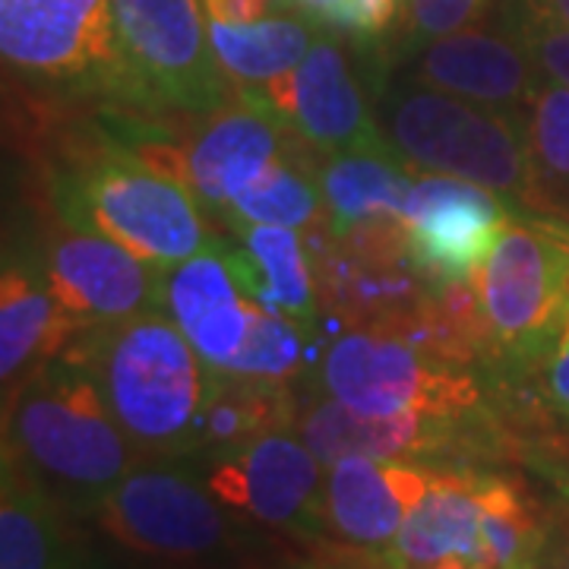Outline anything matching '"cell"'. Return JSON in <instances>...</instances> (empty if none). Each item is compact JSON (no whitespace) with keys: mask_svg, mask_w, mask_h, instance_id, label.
Returning a JSON list of instances; mask_svg holds the SVG:
<instances>
[{"mask_svg":"<svg viewBox=\"0 0 569 569\" xmlns=\"http://www.w3.org/2000/svg\"><path fill=\"white\" fill-rule=\"evenodd\" d=\"M3 449L73 516H96L142 456L77 358L48 361L7 402Z\"/></svg>","mask_w":569,"mask_h":569,"instance_id":"cell-1","label":"cell"},{"mask_svg":"<svg viewBox=\"0 0 569 569\" xmlns=\"http://www.w3.org/2000/svg\"><path fill=\"white\" fill-rule=\"evenodd\" d=\"M80 361L142 459L200 452L206 365L168 313L89 326Z\"/></svg>","mask_w":569,"mask_h":569,"instance_id":"cell-2","label":"cell"},{"mask_svg":"<svg viewBox=\"0 0 569 569\" xmlns=\"http://www.w3.org/2000/svg\"><path fill=\"white\" fill-rule=\"evenodd\" d=\"M380 114L408 164L488 187L512 212H529L535 164L526 114L468 102L433 86L392 89Z\"/></svg>","mask_w":569,"mask_h":569,"instance_id":"cell-3","label":"cell"},{"mask_svg":"<svg viewBox=\"0 0 569 569\" xmlns=\"http://www.w3.org/2000/svg\"><path fill=\"white\" fill-rule=\"evenodd\" d=\"M58 206L63 224L104 231L159 269L209 247L200 200L174 171L149 159L104 152L77 178L58 181Z\"/></svg>","mask_w":569,"mask_h":569,"instance_id":"cell-4","label":"cell"},{"mask_svg":"<svg viewBox=\"0 0 569 569\" xmlns=\"http://www.w3.org/2000/svg\"><path fill=\"white\" fill-rule=\"evenodd\" d=\"M234 509L209 488L203 468L140 459L96 509L99 529L121 548L171 563L216 560L238 545Z\"/></svg>","mask_w":569,"mask_h":569,"instance_id":"cell-5","label":"cell"},{"mask_svg":"<svg viewBox=\"0 0 569 569\" xmlns=\"http://www.w3.org/2000/svg\"><path fill=\"white\" fill-rule=\"evenodd\" d=\"M481 313L516 365L541 361L569 313V219L519 212L481 269Z\"/></svg>","mask_w":569,"mask_h":569,"instance_id":"cell-6","label":"cell"},{"mask_svg":"<svg viewBox=\"0 0 569 569\" xmlns=\"http://www.w3.org/2000/svg\"><path fill=\"white\" fill-rule=\"evenodd\" d=\"M123 99L212 118L228 102V73L212 51L203 0H114Z\"/></svg>","mask_w":569,"mask_h":569,"instance_id":"cell-7","label":"cell"},{"mask_svg":"<svg viewBox=\"0 0 569 569\" xmlns=\"http://www.w3.org/2000/svg\"><path fill=\"white\" fill-rule=\"evenodd\" d=\"M320 389L351 411L392 418H459L475 406V383L396 332H348L326 348Z\"/></svg>","mask_w":569,"mask_h":569,"instance_id":"cell-8","label":"cell"},{"mask_svg":"<svg viewBox=\"0 0 569 569\" xmlns=\"http://www.w3.org/2000/svg\"><path fill=\"white\" fill-rule=\"evenodd\" d=\"M0 51L26 80L127 92L114 0H0Z\"/></svg>","mask_w":569,"mask_h":569,"instance_id":"cell-9","label":"cell"},{"mask_svg":"<svg viewBox=\"0 0 569 569\" xmlns=\"http://www.w3.org/2000/svg\"><path fill=\"white\" fill-rule=\"evenodd\" d=\"M219 500L266 529L326 538V466L295 427L266 430L241 447L203 456Z\"/></svg>","mask_w":569,"mask_h":569,"instance_id":"cell-10","label":"cell"},{"mask_svg":"<svg viewBox=\"0 0 569 569\" xmlns=\"http://www.w3.org/2000/svg\"><path fill=\"white\" fill-rule=\"evenodd\" d=\"M402 219L408 224L406 257L437 288L471 284L485 269L512 209L488 187L430 174L415 178Z\"/></svg>","mask_w":569,"mask_h":569,"instance_id":"cell-11","label":"cell"},{"mask_svg":"<svg viewBox=\"0 0 569 569\" xmlns=\"http://www.w3.org/2000/svg\"><path fill=\"white\" fill-rule=\"evenodd\" d=\"M41 272L73 323H114L162 307V269L104 231L67 224Z\"/></svg>","mask_w":569,"mask_h":569,"instance_id":"cell-12","label":"cell"},{"mask_svg":"<svg viewBox=\"0 0 569 569\" xmlns=\"http://www.w3.org/2000/svg\"><path fill=\"white\" fill-rule=\"evenodd\" d=\"M244 104L216 111L183 152V178L203 209L222 212L241 190L260 181L284 156L291 121L260 89L241 92Z\"/></svg>","mask_w":569,"mask_h":569,"instance_id":"cell-13","label":"cell"},{"mask_svg":"<svg viewBox=\"0 0 569 569\" xmlns=\"http://www.w3.org/2000/svg\"><path fill=\"white\" fill-rule=\"evenodd\" d=\"M269 99L282 108L301 140L329 156L355 149H396L370 118L346 51L332 36L317 32L301 67Z\"/></svg>","mask_w":569,"mask_h":569,"instance_id":"cell-14","label":"cell"},{"mask_svg":"<svg viewBox=\"0 0 569 569\" xmlns=\"http://www.w3.org/2000/svg\"><path fill=\"white\" fill-rule=\"evenodd\" d=\"M430 478L433 468L411 459H339L326 468V529L348 548L383 557L430 488Z\"/></svg>","mask_w":569,"mask_h":569,"instance_id":"cell-15","label":"cell"},{"mask_svg":"<svg viewBox=\"0 0 569 569\" xmlns=\"http://www.w3.org/2000/svg\"><path fill=\"white\" fill-rule=\"evenodd\" d=\"M490 490L493 478L433 468L430 488L411 509L396 545L383 553L387 567L466 563L490 569Z\"/></svg>","mask_w":569,"mask_h":569,"instance_id":"cell-16","label":"cell"},{"mask_svg":"<svg viewBox=\"0 0 569 569\" xmlns=\"http://www.w3.org/2000/svg\"><path fill=\"white\" fill-rule=\"evenodd\" d=\"M418 77L468 102L526 114L545 73L512 32L507 36L468 26L421 48Z\"/></svg>","mask_w":569,"mask_h":569,"instance_id":"cell-17","label":"cell"},{"mask_svg":"<svg viewBox=\"0 0 569 569\" xmlns=\"http://www.w3.org/2000/svg\"><path fill=\"white\" fill-rule=\"evenodd\" d=\"M162 310L181 326L206 367L234 361L250 329V301L238 288L219 238L183 263L162 269Z\"/></svg>","mask_w":569,"mask_h":569,"instance_id":"cell-18","label":"cell"},{"mask_svg":"<svg viewBox=\"0 0 569 569\" xmlns=\"http://www.w3.org/2000/svg\"><path fill=\"white\" fill-rule=\"evenodd\" d=\"M452 421L456 418H430V415L373 418L351 411L323 392V399L307 402L295 415V430L329 468L348 456L418 462L421 456L447 449L452 440Z\"/></svg>","mask_w":569,"mask_h":569,"instance_id":"cell-19","label":"cell"},{"mask_svg":"<svg viewBox=\"0 0 569 569\" xmlns=\"http://www.w3.org/2000/svg\"><path fill=\"white\" fill-rule=\"evenodd\" d=\"M234 238H219L231 276L247 301L288 317L305 329L317 326L313 269L295 228L228 224Z\"/></svg>","mask_w":569,"mask_h":569,"instance_id":"cell-20","label":"cell"},{"mask_svg":"<svg viewBox=\"0 0 569 569\" xmlns=\"http://www.w3.org/2000/svg\"><path fill=\"white\" fill-rule=\"evenodd\" d=\"M67 538V509L3 449L0 471V569H80Z\"/></svg>","mask_w":569,"mask_h":569,"instance_id":"cell-21","label":"cell"},{"mask_svg":"<svg viewBox=\"0 0 569 569\" xmlns=\"http://www.w3.org/2000/svg\"><path fill=\"white\" fill-rule=\"evenodd\" d=\"M406 164L399 149H355L329 156L320 168L329 234L346 241L367 222L402 216L415 187Z\"/></svg>","mask_w":569,"mask_h":569,"instance_id":"cell-22","label":"cell"},{"mask_svg":"<svg viewBox=\"0 0 569 569\" xmlns=\"http://www.w3.org/2000/svg\"><path fill=\"white\" fill-rule=\"evenodd\" d=\"M206 29L224 73L244 82V89H260L266 96L291 80L317 39V29L307 17L276 13L247 22L206 17Z\"/></svg>","mask_w":569,"mask_h":569,"instance_id":"cell-23","label":"cell"},{"mask_svg":"<svg viewBox=\"0 0 569 569\" xmlns=\"http://www.w3.org/2000/svg\"><path fill=\"white\" fill-rule=\"evenodd\" d=\"M295 415L298 411L288 383L206 367V406L197 456L241 447L266 430L295 427Z\"/></svg>","mask_w":569,"mask_h":569,"instance_id":"cell-24","label":"cell"},{"mask_svg":"<svg viewBox=\"0 0 569 569\" xmlns=\"http://www.w3.org/2000/svg\"><path fill=\"white\" fill-rule=\"evenodd\" d=\"M70 317L51 291L44 272H32L20 263L3 266V301H0V377L10 387L32 358L41 355L51 339L63 336Z\"/></svg>","mask_w":569,"mask_h":569,"instance_id":"cell-25","label":"cell"},{"mask_svg":"<svg viewBox=\"0 0 569 569\" xmlns=\"http://www.w3.org/2000/svg\"><path fill=\"white\" fill-rule=\"evenodd\" d=\"M529 146L535 164L531 206H545L557 216H569V89L541 77L529 111Z\"/></svg>","mask_w":569,"mask_h":569,"instance_id":"cell-26","label":"cell"},{"mask_svg":"<svg viewBox=\"0 0 569 569\" xmlns=\"http://www.w3.org/2000/svg\"><path fill=\"white\" fill-rule=\"evenodd\" d=\"M323 190L291 159H279L260 181L241 190L222 209L224 224H279L307 228L323 209Z\"/></svg>","mask_w":569,"mask_h":569,"instance_id":"cell-27","label":"cell"},{"mask_svg":"<svg viewBox=\"0 0 569 569\" xmlns=\"http://www.w3.org/2000/svg\"><path fill=\"white\" fill-rule=\"evenodd\" d=\"M305 332L310 329L288 317L269 313L250 301V329H247L244 346L224 370L241 373V377H257V380L288 383L305 365Z\"/></svg>","mask_w":569,"mask_h":569,"instance_id":"cell-28","label":"cell"},{"mask_svg":"<svg viewBox=\"0 0 569 569\" xmlns=\"http://www.w3.org/2000/svg\"><path fill=\"white\" fill-rule=\"evenodd\" d=\"M509 32L526 44L535 67L553 82H563L569 89V26L526 7L519 0H503Z\"/></svg>","mask_w":569,"mask_h":569,"instance_id":"cell-29","label":"cell"},{"mask_svg":"<svg viewBox=\"0 0 569 569\" xmlns=\"http://www.w3.org/2000/svg\"><path fill=\"white\" fill-rule=\"evenodd\" d=\"M490 7V0H406L408 48L468 29Z\"/></svg>","mask_w":569,"mask_h":569,"instance_id":"cell-30","label":"cell"},{"mask_svg":"<svg viewBox=\"0 0 569 569\" xmlns=\"http://www.w3.org/2000/svg\"><path fill=\"white\" fill-rule=\"evenodd\" d=\"M541 396L550 411L569 425V313L541 358Z\"/></svg>","mask_w":569,"mask_h":569,"instance_id":"cell-31","label":"cell"},{"mask_svg":"<svg viewBox=\"0 0 569 569\" xmlns=\"http://www.w3.org/2000/svg\"><path fill=\"white\" fill-rule=\"evenodd\" d=\"M339 3H342V0H298V10H301V17H307L313 26L329 29V22L336 17V10H339Z\"/></svg>","mask_w":569,"mask_h":569,"instance_id":"cell-32","label":"cell"},{"mask_svg":"<svg viewBox=\"0 0 569 569\" xmlns=\"http://www.w3.org/2000/svg\"><path fill=\"white\" fill-rule=\"evenodd\" d=\"M526 7H535L541 13H550L553 20H560L563 26H569V0H519Z\"/></svg>","mask_w":569,"mask_h":569,"instance_id":"cell-33","label":"cell"},{"mask_svg":"<svg viewBox=\"0 0 569 569\" xmlns=\"http://www.w3.org/2000/svg\"><path fill=\"white\" fill-rule=\"evenodd\" d=\"M389 569H402V567H389ZM418 569H475V567H466V563H437V567H418Z\"/></svg>","mask_w":569,"mask_h":569,"instance_id":"cell-34","label":"cell"},{"mask_svg":"<svg viewBox=\"0 0 569 569\" xmlns=\"http://www.w3.org/2000/svg\"><path fill=\"white\" fill-rule=\"evenodd\" d=\"M80 569H104V567H92V563H86V560H82Z\"/></svg>","mask_w":569,"mask_h":569,"instance_id":"cell-35","label":"cell"},{"mask_svg":"<svg viewBox=\"0 0 569 569\" xmlns=\"http://www.w3.org/2000/svg\"><path fill=\"white\" fill-rule=\"evenodd\" d=\"M567 569H569V563H567Z\"/></svg>","mask_w":569,"mask_h":569,"instance_id":"cell-36","label":"cell"},{"mask_svg":"<svg viewBox=\"0 0 569 569\" xmlns=\"http://www.w3.org/2000/svg\"><path fill=\"white\" fill-rule=\"evenodd\" d=\"M317 569H320V567H317Z\"/></svg>","mask_w":569,"mask_h":569,"instance_id":"cell-37","label":"cell"}]
</instances>
